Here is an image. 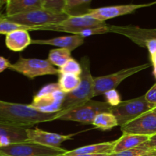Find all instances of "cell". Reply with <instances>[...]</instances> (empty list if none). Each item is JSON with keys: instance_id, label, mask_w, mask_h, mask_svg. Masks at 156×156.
Segmentation results:
<instances>
[{"instance_id": "6da1fadb", "label": "cell", "mask_w": 156, "mask_h": 156, "mask_svg": "<svg viewBox=\"0 0 156 156\" xmlns=\"http://www.w3.org/2000/svg\"><path fill=\"white\" fill-rule=\"evenodd\" d=\"M60 111L44 113L30 105L12 103L0 100V121L21 127L30 128L34 124L58 120Z\"/></svg>"}, {"instance_id": "7a4b0ae2", "label": "cell", "mask_w": 156, "mask_h": 156, "mask_svg": "<svg viewBox=\"0 0 156 156\" xmlns=\"http://www.w3.org/2000/svg\"><path fill=\"white\" fill-rule=\"evenodd\" d=\"M37 30L66 32L85 37L94 34L109 33L110 28L105 22L98 21L85 13L80 15H70L67 19L59 24L39 27Z\"/></svg>"}, {"instance_id": "3957f363", "label": "cell", "mask_w": 156, "mask_h": 156, "mask_svg": "<svg viewBox=\"0 0 156 156\" xmlns=\"http://www.w3.org/2000/svg\"><path fill=\"white\" fill-rule=\"evenodd\" d=\"M81 82L75 91L66 94L60 108L62 115L70 109L86 103L94 97V77L91 73L90 60L88 56L81 59Z\"/></svg>"}, {"instance_id": "277c9868", "label": "cell", "mask_w": 156, "mask_h": 156, "mask_svg": "<svg viewBox=\"0 0 156 156\" xmlns=\"http://www.w3.org/2000/svg\"><path fill=\"white\" fill-rule=\"evenodd\" d=\"M69 15V13H56L41 9L12 16H5L13 22L32 27L33 30H37L39 27L59 24L67 19Z\"/></svg>"}, {"instance_id": "5b68a950", "label": "cell", "mask_w": 156, "mask_h": 156, "mask_svg": "<svg viewBox=\"0 0 156 156\" xmlns=\"http://www.w3.org/2000/svg\"><path fill=\"white\" fill-rule=\"evenodd\" d=\"M156 107L146 100L145 95L121 101L117 106L112 107L111 112L114 114L121 126L132 121L142 114L152 111Z\"/></svg>"}, {"instance_id": "8992f818", "label": "cell", "mask_w": 156, "mask_h": 156, "mask_svg": "<svg viewBox=\"0 0 156 156\" xmlns=\"http://www.w3.org/2000/svg\"><path fill=\"white\" fill-rule=\"evenodd\" d=\"M112 106L108 102L90 100L86 103L66 111L58 118L62 121H74L83 124H92L98 114L103 112H111Z\"/></svg>"}, {"instance_id": "52a82bcc", "label": "cell", "mask_w": 156, "mask_h": 156, "mask_svg": "<svg viewBox=\"0 0 156 156\" xmlns=\"http://www.w3.org/2000/svg\"><path fill=\"white\" fill-rule=\"evenodd\" d=\"M66 94L57 83L43 87L33 98L30 106L44 113H56L60 111Z\"/></svg>"}, {"instance_id": "ba28073f", "label": "cell", "mask_w": 156, "mask_h": 156, "mask_svg": "<svg viewBox=\"0 0 156 156\" xmlns=\"http://www.w3.org/2000/svg\"><path fill=\"white\" fill-rule=\"evenodd\" d=\"M9 69L22 74L30 79L46 75H59V69L55 68L48 59L24 58L21 56L16 62L11 64Z\"/></svg>"}, {"instance_id": "9c48e42d", "label": "cell", "mask_w": 156, "mask_h": 156, "mask_svg": "<svg viewBox=\"0 0 156 156\" xmlns=\"http://www.w3.org/2000/svg\"><path fill=\"white\" fill-rule=\"evenodd\" d=\"M66 152L61 147H49L29 141L0 147V152L9 156H58Z\"/></svg>"}, {"instance_id": "30bf717a", "label": "cell", "mask_w": 156, "mask_h": 156, "mask_svg": "<svg viewBox=\"0 0 156 156\" xmlns=\"http://www.w3.org/2000/svg\"><path fill=\"white\" fill-rule=\"evenodd\" d=\"M149 67V63L125 68L108 76L94 77V97L105 94V93L116 88L127 78Z\"/></svg>"}, {"instance_id": "8fae6325", "label": "cell", "mask_w": 156, "mask_h": 156, "mask_svg": "<svg viewBox=\"0 0 156 156\" xmlns=\"http://www.w3.org/2000/svg\"><path fill=\"white\" fill-rule=\"evenodd\" d=\"M155 3L156 2L149 3V4H128L105 6V7L97 8V9H88L86 14L98 21L105 22V21L108 19H112V18L122 16V15H129L138 9L152 5Z\"/></svg>"}, {"instance_id": "7c38bea8", "label": "cell", "mask_w": 156, "mask_h": 156, "mask_svg": "<svg viewBox=\"0 0 156 156\" xmlns=\"http://www.w3.org/2000/svg\"><path fill=\"white\" fill-rule=\"evenodd\" d=\"M120 129L123 133L152 136L156 134V114L152 111L145 113L120 126Z\"/></svg>"}, {"instance_id": "4fadbf2b", "label": "cell", "mask_w": 156, "mask_h": 156, "mask_svg": "<svg viewBox=\"0 0 156 156\" xmlns=\"http://www.w3.org/2000/svg\"><path fill=\"white\" fill-rule=\"evenodd\" d=\"M110 32L126 37L137 45L143 47L149 40H156V28H142L133 25H109Z\"/></svg>"}, {"instance_id": "5bb4252c", "label": "cell", "mask_w": 156, "mask_h": 156, "mask_svg": "<svg viewBox=\"0 0 156 156\" xmlns=\"http://www.w3.org/2000/svg\"><path fill=\"white\" fill-rule=\"evenodd\" d=\"M74 135L76 134L61 135L54 133L47 132L39 128L27 129V141L53 148H60V145L63 142L71 140Z\"/></svg>"}, {"instance_id": "9a60e30c", "label": "cell", "mask_w": 156, "mask_h": 156, "mask_svg": "<svg viewBox=\"0 0 156 156\" xmlns=\"http://www.w3.org/2000/svg\"><path fill=\"white\" fill-rule=\"evenodd\" d=\"M27 129L0 121V147L27 141Z\"/></svg>"}, {"instance_id": "2e32d148", "label": "cell", "mask_w": 156, "mask_h": 156, "mask_svg": "<svg viewBox=\"0 0 156 156\" xmlns=\"http://www.w3.org/2000/svg\"><path fill=\"white\" fill-rule=\"evenodd\" d=\"M85 37L80 35L73 34L70 36L59 37L47 40H32V44L52 45L59 48L68 49L70 51L76 50L84 44Z\"/></svg>"}, {"instance_id": "e0dca14e", "label": "cell", "mask_w": 156, "mask_h": 156, "mask_svg": "<svg viewBox=\"0 0 156 156\" xmlns=\"http://www.w3.org/2000/svg\"><path fill=\"white\" fill-rule=\"evenodd\" d=\"M32 44L28 30H18L6 35L5 45L10 50L20 52Z\"/></svg>"}, {"instance_id": "ac0fdd59", "label": "cell", "mask_w": 156, "mask_h": 156, "mask_svg": "<svg viewBox=\"0 0 156 156\" xmlns=\"http://www.w3.org/2000/svg\"><path fill=\"white\" fill-rule=\"evenodd\" d=\"M149 136L137 135L132 133H123V135L115 140L113 153L123 152L125 150L134 149L146 143L149 139Z\"/></svg>"}, {"instance_id": "d6986e66", "label": "cell", "mask_w": 156, "mask_h": 156, "mask_svg": "<svg viewBox=\"0 0 156 156\" xmlns=\"http://www.w3.org/2000/svg\"><path fill=\"white\" fill-rule=\"evenodd\" d=\"M6 16L43 9L41 0H10L5 5Z\"/></svg>"}, {"instance_id": "ffe728a7", "label": "cell", "mask_w": 156, "mask_h": 156, "mask_svg": "<svg viewBox=\"0 0 156 156\" xmlns=\"http://www.w3.org/2000/svg\"><path fill=\"white\" fill-rule=\"evenodd\" d=\"M115 140L111 142H105L97 144L85 146L82 147L77 148L73 150L67 151L66 153V155H98V154H106L110 155L113 153Z\"/></svg>"}, {"instance_id": "44dd1931", "label": "cell", "mask_w": 156, "mask_h": 156, "mask_svg": "<svg viewBox=\"0 0 156 156\" xmlns=\"http://www.w3.org/2000/svg\"><path fill=\"white\" fill-rule=\"evenodd\" d=\"M81 82V78L79 76L69 73L59 74L58 86L65 94L75 91L79 87Z\"/></svg>"}, {"instance_id": "7402d4cb", "label": "cell", "mask_w": 156, "mask_h": 156, "mask_svg": "<svg viewBox=\"0 0 156 156\" xmlns=\"http://www.w3.org/2000/svg\"><path fill=\"white\" fill-rule=\"evenodd\" d=\"M92 125L101 130H110L115 126H119L117 118L111 112H103L98 114Z\"/></svg>"}, {"instance_id": "603a6c76", "label": "cell", "mask_w": 156, "mask_h": 156, "mask_svg": "<svg viewBox=\"0 0 156 156\" xmlns=\"http://www.w3.org/2000/svg\"><path fill=\"white\" fill-rule=\"evenodd\" d=\"M71 52L69 50L65 48L53 49L49 53L47 59L53 66L61 68L66 63L69 59L72 58Z\"/></svg>"}, {"instance_id": "cb8c5ba5", "label": "cell", "mask_w": 156, "mask_h": 156, "mask_svg": "<svg viewBox=\"0 0 156 156\" xmlns=\"http://www.w3.org/2000/svg\"><path fill=\"white\" fill-rule=\"evenodd\" d=\"M18 30H26L30 31V30H33V28L13 22L8 19L5 15H0V34L7 35Z\"/></svg>"}, {"instance_id": "d4e9b609", "label": "cell", "mask_w": 156, "mask_h": 156, "mask_svg": "<svg viewBox=\"0 0 156 156\" xmlns=\"http://www.w3.org/2000/svg\"><path fill=\"white\" fill-rule=\"evenodd\" d=\"M41 3L43 9L46 10L56 13H68L66 0H41Z\"/></svg>"}, {"instance_id": "484cf974", "label": "cell", "mask_w": 156, "mask_h": 156, "mask_svg": "<svg viewBox=\"0 0 156 156\" xmlns=\"http://www.w3.org/2000/svg\"><path fill=\"white\" fill-rule=\"evenodd\" d=\"M62 73H69V74H74L80 76L82 73V66L76 59L71 58L67 61L63 66L59 68V74H62Z\"/></svg>"}, {"instance_id": "4316f807", "label": "cell", "mask_w": 156, "mask_h": 156, "mask_svg": "<svg viewBox=\"0 0 156 156\" xmlns=\"http://www.w3.org/2000/svg\"><path fill=\"white\" fill-rule=\"evenodd\" d=\"M149 150H151V149L148 147L146 143H145L142 144L141 146L134 148V149L125 150L120 152H117V153H111L108 156H139L143 153H146Z\"/></svg>"}, {"instance_id": "83f0119b", "label": "cell", "mask_w": 156, "mask_h": 156, "mask_svg": "<svg viewBox=\"0 0 156 156\" xmlns=\"http://www.w3.org/2000/svg\"><path fill=\"white\" fill-rule=\"evenodd\" d=\"M105 95L106 96L105 98L107 99V102L112 107L117 106L121 102L120 94L116 91V89L111 90V91L105 93Z\"/></svg>"}, {"instance_id": "f1b7e54d", "label": "cell", "mask_w": 156, "mask_h": 156, "mask_svg": "<svg viewBox=\"0 0 156 156\" xmlns=\"http://www.w3.org/2000/svg\"><path fill=\"white\" fill-rule=\"evenodd\" d=\"M91 0H66V9L67 12L69 13V10L74 8L79 7V6L85 5L86 3L90 2ZM70 14V13H69Z\"/></svg>"}, {"instance_id": "f546056e", "label": "cell", "mask_w": 156, "mask_h": 156, "mask_svg": "<svg viewBox=\"0 0 156 156\" xmlns=\"http://www.w3.org/2000/svg\"><path fill=\"white\" fill-rule=\"evenodd\" d=\"M145 97L148 101L156 105V83L146 92Z\"/></svg>"}, {"instance_id": "4dcf8cb0", "label": "cell", "mask_w": 156, "mask_h": 156, "mask_svg": "<svg viewBox=\"0 0 156 156\" xmlns=\"http://www.w3.org/2000/svg\"><path fill=\"white\" fill-rule=\"evenodd\" d=\"M143 47H146L149 52V54L152 55L156 53V40H149L144 44Z\"/></svg>"}, {"instance_id": "1f68e13d", "label": "cell", "mask_w": 156, "mask_h": 156, "mask_svg": "<svg viewBox=\"0 0 156 156\" xmlns=\"http://www.w3.org/2000/svg\"><path fill=\"white\" fill-rule=\"evenodd\" d=\"M11 64L12 63L9 62V59H5L3 56H0V73L5 71L6 69H9Z\"/></svg>"}, {"instance_id": "d6a6232c", "label": "cell", "mask_w": 156, "mask_h": 156, "mask_svg": "<svg viewBox=\"0 0 156 156\" xmlns=\"http://www.w3.org/2000/svg\"><path fill=\"white\" fill-rule=\"evenodd\" d=\"M146 143L149 149L156 151V134L149 137V140Z\"/></svg>"}, {"instance_id": "836d02e7", "label": "cell", "mask_w": 156, "mask_h": 156, "mask_svg": "<svg viewBox=\"0 0 156 156\" xmlns=\"http://www.w3.org/2000/svg\"><path fill=\"white\" fill-rule=\"evenodd\" d=\"M150 59L152 61V66H153V75L156 79V53L150 55Z\"/></svg>"}, {"instance_id": "e575fe53", "label": "cell", "mask_w": 156, "mask_h": 156, "mask_svg": "<svg viewBox=\"0 0 156 156\" xmlns=\"http://www.w3.org/2000/svg\"><path fill=\"white\" fill-rule=\"evenodd\" d=\"M139 156H156V151L151 149V150L148 151L146 153H143Z\"/></svg>"}, {"instance_id": "d590c367", "label": "cell", "mask_w": 156, "mask_h": 156, "mask_svg": "<svg viewBox=\"0 0 156 156\" xmlns=\"http://www.w3.org/2000/svg\"><path fill=\"white\" fill-rule=\"evenodd\" d=\"M109 155H106V154H98V155H66L65 154L62 155H59L58 156H108Z\"/></svg>"}, {"instance_id": "8d00e7d4", "label": "cell", "mask_w": 156, "mask_h": 156, "mask_svg": "<svg viewBox=\"0 0 156 156\" xmlns=\"http://www.w3.org/2000/svg\"><path fill=\"white\" fill-rule=\"evenodd\" d=\"M6 3H7V0H0V14H2V9L5 5H6Z\"/></svg>"}, {"instance_id": "74e56055", "label": "cell", "mask_w": 156, "mask_h": 156, "mask_svg": "<svg viewBox=\"0 0 156 156\" xmlns=\"http://www.w3.org/2000/svg\"><path fill=\"white\" fill-rule=\"evenodd\" d=\"M0 156H9V155H5V154H3V153H2V152H0Z\"/></svg>"}, {"instance_id": "f35d334b", "label": "cell", "mask_w": 156, "mask_h": 156, "mask_svg": "<svg viewBox=\"0 0 156 156\" xmlns=\"http://www.w3.org/2000/svg\"><path fill=\"white\" fill-rule=\"evenodd\" d=\"M152 111H153V112L154 113H155V114H156V107H155V108H154V109L153 110H152Z\"/></svg>"}, {"instance_id": "ab89813d", "label": "cell", "mask_w": 156, "mask_h": 156, "mask_svg": "<svg viewBox=\"0 0 156 156\" xmlns=\"http://www.w3.org/2000/svg\"><path fill=\"white\" fill-rule=\"evenodd\" d=\"M9 1H10V0H7V2H9ZM6 4H7V3H6Z\"/></svg>"}, {"instance_id": "60d3db41", "label": "cell", "mask_w": 156, "mask_h": 156, "mask_svg": "<svg viewBox=\"0 0 156 156\" xmlns=\"http://www.w3.org/2000/svg\"><path fill=\"white\" fill-rule=\"evenodd\" d=\"M2 15V14H0V15Z\"/></svg>"}]
</instances>
